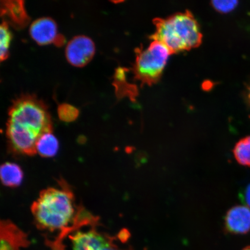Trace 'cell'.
Here are the masks:
<instances>
[{
	"instance_id": "obj_1",
	"label": "cell",
	"mask_w": 250,
	"mask_h": 250,
	"mask_svg": "<svg viewBox=\"0 0 250 250\" xmlns=\"http://www.w3.org/2000/svg\"><path fill=\"white\" fill-rule=\"evenodd\" d=\"M52 132V124L43 103L33 96L17 100L9 111L7 135L15 151L27 155L36 154L37 141Z\"/></svg>"
},
{
	"instance_id": "obj_2",
	"label": "cell",
	"mask_w": 250,
	"mask_h": 250,
	"mask_svg": "<svg viewBox=\"0 0 250 250\" xmlns=\"http://www.w3.org/2000/svg\"><path fill=\"white\" fill-rule=\"evenodd\" d=\"M34 220L40 229L55 232L61 231L60 237L50 244L52 250H64L62 239L71 231L69 227L75 221L73 193L66 188L42 190L31 208Z\"/></svg>"
},
{
	"instance_id": "obj_3",
	"label": "cell",
	"mask_w": 250,
	"mask_h": 250,
	"mask_svg": "<svg viewBox=\"0 0 250 250\" xmlns=\"http://www.w3.org/2000/svg\"><path fill=\"white\" fill-rule=\"evenodd\" d=\"M154 23L156 29L151 39L164 45L171 54L189 51L201 44V28L188 11L167 18H156Z\"/></svg>"
},
{
	"instance_id": "obj_4",
	"label": "cell",
	"mask_w": 250,
	"mask_h": 250,
	"mask_svg": "<svg viewBox=\"0 0 250 250\" xmlns=\"http://www.w3.org/2000/svg\"><path fill=\"white\" fill-rule=\"evenodd\" d=\"M171 55L167 47L156 41L145 49H137L134 76L143 84L151 85L157 83Z\"/></svg>"
},
{
	"instance_id": "obj_5",
	"label": "cell",
	"mask_w": 250,
	"mask_h": 250,
	"mask_svg": "<svg viewBox=\"0 0 250 250\" xmlns=\"http://www.w3.org/2000/svg\"><path fill=\"white\" fill-rule=\"evenodd\" d=\"M72 250H133L122 248L115 243L113 237L98 232L95 229L77 231L70 235Z\"/></svg>"
},
{
	"instance_id": "obj_6",
	"label": "cell",
	"mask_w": 250,
	"mask_h": 250,
	"mask_svg": "<svg viewBox=\"0 0 250 250\" xmlns=\"http://www.w3.org/2000/svg\"><path fill=\"white\" fill-rule=\"evenodd\" d=\"M95 54V45L92 40L85 36H77L68 42L65 54L67 61L75 67L85 66Z\"/></svg>"
},
{
	"instance_id": "obj_7",
	"label": "cell",
	"mask_w": 250,
	"mask_h": 250,
	"mask_svg": "<svg viewBox=\"0 0 250 250\" xmlns=\"http://www.w3.org/2000/svg\"><path fill=\"white\" fill-rule=\"evenodd\" d=\"M29 32L31 38L40 45L54 43L62 46L65 42L64 37L58 33L57 24L51 18H42L34 21Z\"/></svg>"
},
{
	"instance_id": "obj_8",
	"label": "cell",
	"mask_w": 250,
	"mask_h": 250,
	"mask_svg": "<svg viewBox=\"0 0 250 250\" xmlns=\"http://www.w3.org/2000/svg\"><path fill=\"white\" fill-rule=\"evenodd\" d=\"M225 227L227 232L243 234L250 231V208L246 206L237 205L229 209L225 217Z\"/></svg>"
},
{
	"instance_id": "obj_9",
	"label": "cell",
	"mask_w": 250,
	"mask_h": 250,
	"mask_svg": "<svg viewBox=\"0 0 250 250\" xmlns=\"http://www.w3.org/2000/svg\"><path fill=\"white\" fill-rule=\"evenodd\" d=\"M28 245L26 235L9 222H2L1 250H21Z\"/></svg>"
},
{
	"instance_id": "obj_10",
	"label": "cell",
	"mask_w": 250,
	"mask_h": 250,
	"mask_svg": "<svg viewBox=\"0 0 250 250\" xmlns=\"http://www.w3.org/2000/svg\"><path fill=\"white\" fill-rule=\"evenodd\" d=\"M1 14L7 16L11 22L18 27H24L30 19L22 1H1Z\"/></svg>"
},
{
	"instance_id": "obj_11",
	"label": "cell",
	"mask_w": 250,
	"mask_h": 250,
	"mask_svg": "<svg viewBox=\"0 0 250 250\" xmlns=\"http://www.w3.org/2000/svg\"><path fill=\"white\" fill-rule=\"evenodd\" d=\"M0 174L2 184L9 187L20 186L23 179V171L20 166L12 162L1 165Z\"/></svg>"
},
{
	"instance_id": "obj_12",
	"label": "cell",
	"mask_w": 250,
	"mask_h": 250,
	"mask_svg": "<svg viewBox=\"0 0 250 250\" xmlns=\"http://www.w3.org/2000/svg\"><path fill=\"white\" fill-rule=\"evenodd\" d=\"M59 149V142L52 132L45 133L37 141L36 152L44 158L56 155Z\"/></svg>"
},
{
	"instance_id": "obj_13",
	"label": "cell",
	"mask_w": 250,
	"mask_h": 250,
	"mask_svg": "<svg viewBox=\"0 0 250 250\" xmlns=\"http://www.w3.org/2000/svg\"><path fill=\"white\" fill-rule=\"evenodd\" d=\"M233 153L240 165L250 167V136L240 140L234 146Z\"/></svg>"
},
{
	"instance_id": "obj_14",
	"label": "cell",
	"mask_w": 250,
	"mask_h": 250,
	"mask_svg": "<svg viewBox=\"0 0 250 250\" xmlns=\"http://www.w3.org/2000/svg\"><path fill=\"white\" fill-rule=\"evenodd\" d=\"M0 32V59L3 61L8 57L9 45L12 38L11 33L6 21L2 23Z\"/></svg>"
},
{
	"instance_id": "obj_15",
	"label": "cell",
	"mask_w": 250,
	"mask_h": 250,
	"mask_svg": "<svg viewBox=\"0 0 250 250\" xmlns=\"http://www.w3.org/2000/svg\"><path fill=\"white\" fill-rule=\"evenodd\" d=\"M58 113L62 121L70 123L76 120L79 115V110L73 105L63 103L59 105Z\"/></svg>"
},
{
	"instance_id": "obj_16",
	"label": "cell",
	"mask_w": 250,
	"mask_h": 250,
	"mask_svg": "<svg viewBox=\"0 0 250 250\" xmlns=\"http://www.w3.org/2000/svg\"><path fill=\"white\" fill-rule=\"evenodd\" d=\"M238 5L237 1H212V5L215 9L220 13L227 14L234 10Z\"/></svg>"
},
{
	"instance_id": "obj_17",
	"label": "cell",
	"mask_w": 250,
	"mask_h": 250,
	"mask_svg": "<svg viewBox=\"0 0 250 250\" xmlns=\"http://www.w3.org/2000/svg\"><path fill=\"white\" fill-rule=\"evenodd\" d=\"M240 196L242 201L250 208V184L242 190Z\"/></svg>"
},
{
	"instance_id": "obj_18",
	"label": "cell",
	"mask_w": 250,
	"mask_h": 250,
	"mask_svg": "<svg viewBox=\"0 0 250 250\" xmlns=\"http://www.w3.org/2000/svg\"><path fill=\"white\" fill-rule=\"evenodd\" d=\"M242 250H250V246L247 247V248L244 249Z\"/></svg>"
},
{
	"instance_id": "obj_19",
	"label": "cell",
	"mask_w": 250,
	"mask_h": 250,
	"mask_svg": "<svg viewBox=\"0 0 250 250\" xmlns=\"http://www.w3.org/2000/svg\"><path fill=\"white\" fill-rule=\"evenodd\" d=\"M248 98H249V99L250 100V87L249 90Z\"/></svg>"
}]
</instances>
